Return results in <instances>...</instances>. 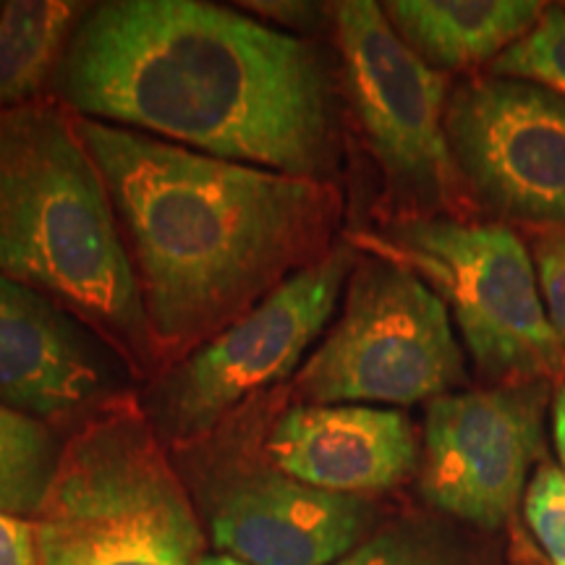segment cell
<instances>
[{"label": "cell", "mask_w": 565, "mask_h": 565, "mask_svg": "<svg viewBox=\"0 0 565 565\" xmlns=\"http://www.w3.org/2000/svg\"><path fill=\"white\" fill-rule=\"evenodd\" d=\"M82 118L328 181L335 79L317 42L202 0L89 6L51 79Z\"/></svg>", "instance_id": "obj_1"}, {"label": "cell", "mask_w": 565, "mask_h": 565, "mask_svg": "<svg viewBox=\"0 0 565 565\" xmlns=\"http://www.w3.org/2000/svg\"><path fill=\"white\" fill-rule=\"evenodd\" d=\"M76 118L108 183L160 372L333 249L341 196L330 181Z\"/></svg>", "instance_id": "obj_2"}, {"label": "cell", "mask_w": 565, "mask_h": 565, "mask_svg": "<svg viewBox=\"0 0 565 565\" xmlns=\"http://www.w3.org/2000/svg\"><path fill=\"white\" fill-rule=\"evenodd\" d=\"M0 275L74 315L131 374L160 372L108 183L55 97L0 110Z\"/></svg>", "instance_id": "obj_3"}, {"label": "cell", "mask_w": 565, "mask_h": 565, "mask_svg": "<svg viewBox=\"0 0 565 565\" xmlns=\"http://www.w3.org/2000/svg\"><path fill=\"white\" fill-rule=\"evenodd\" d=\"M40 565H200L204 532L139 398L118 393L71 429L34 513Z\"/></svg>", "instance_id": "obj_4"}, {"label": "cell", "mask_w": 565, "mask_h": 565, "mask_svg": "<svg viewBox=\"0 0 565 565\" xmlns=\"http://www.w3.org/2000/svg\"><path fill=\"white\" fill-rule=\"evenodd\" d=\"M353 249L406 267L440 296L477 370L492 383H532L565 370L532 252L500 223L401 217L353 231Z\"/></svg>", "instance_id": "obj_5"}, {"label": "cell", "mask_w": 565, "mask_h": 565, "mask_svg": "<svg viewBox=\"0 0 565 565\" xmlns=\"http://www.w3.org/2000/svg\"><path fill=\"white\" fill-rule=\"evenodd\" d=\"M257 395L202 440L181 448L212 545L249 565H335L377 529L370 498L324 492L282 475L265 450ZM270 427V424H267Z\"/></svg>", "instance_id": "obj_6"}, {"label": "cell", "mask_w": 565, "mask_h": 565, "mask_svg": "<svg viewBox=\"0 0 565 565\" xmlns=\"http://www.w3.org/2000/svg\"><path fill=\"white\" fill-rule=\"evenodd\" d=\"M466 383L445 301L406 267L359 252L343 312L288 385L309 406H414Z\"/></svg>", "instance_id": "obj_7"}, {"label": "cell", "mask_w": 565, "mask_h": 565, "mask_svg": "<svg viewBox=\"0 0 565 565\" xmlns=\"http://www.w3.org/2000/svg\"><path fill=\"white\" fill-rule=\"evenodd\" d=\"M359 252L335 244L320 263L280 282L252 312L210 338L139 398L154 433L171 448L210 435L233 412L282 387L333 317Z\"/></svg>", "instance_id": "obj_8"}, {"label": "cell", "mask_w": 565, "mask_h": 565, "mask_svg": "<svg viewBox=\"0 0 565 565\" xmlns=\"http://www.w3.org/2000/svg\"><path fill=\"white\" fill-rule=\"evenodd\" d=\"M335 38L345 89L391 194L408 217L456 210L461 173L445 137L448 79L401 40L383 6H335Z\"/></svg>", "instance_id": "obj_9"}, {"label": "cell", "mask_w": 565, "mask_h": 565, "mask_svg": "<svg viewBox=\"0 0 565 565\" xmlns=\"http://www.w3.org/2000/svg\"><path fill=\"white\" fill-rule=\"evenodd\" d=\"M445 137L479 202L511 221L563 228V95L492 74L469 79L448 95Z\"/></svg>", "instance_id": "obj_10"}, {"label": "cell", "mask_w": 565, "mask_h": 565, "mask_svg": "<svg viewBox=\"0 0 565 565\" xmlns=\"http://www.w3.org/2000/svg\"><path fill=\"white\" fill-rule=\"evenodd\" d=\"M547 380L448 393L424 416L419 490L429 505L471 529L513 519L529 469L542 456Z\"/></svg>", "instance_id": "obj_11"}, {"label": "cell", "mask_w": 565, "mask_h": 565, "mask_svg": "<svg viewBox=\"0 0 565 565\" xmlns=\"http://www.w3.org/2000/svg\"><path fill=\"white\" fill-rule=\"evenodd\" d=\"M121 364L74 315L0 275V404L47 427H76L121 393Z\"/></svg>", "instance_id": "obj_12"}, {"label": "cell", "mask_w": 565, "mask_h": 565, "mask_svg": "<svg viewBox=\"0 0 565 565\" xmlns=\"http://www.w3.org/2000/svg\"><path fill=\"white\" fill-rule=\"evenodd\" d=\"M267 458L282 475L324 492L370 498L419 471L422 445L412 419L362 404H291L275 412Z\"/></svg>", "instance_id": "obj_13"}, {"label": "cell", "mask_w": 565, "mask_h": 565, "mask_svg": "<svg viewBox=\"0 0 565 565\" xmlns=\"http://www.w3.org/2000/svg\"><path fill=\"white\" fill-rule=\"evenodd\" d=\"M387 21L433 68H471L500 58L545 17L536 0H393Z\"/></svg>", "instance_id": "obj_14"}, {"label": "cell", "mask_w": 565, "mask_h": 565, "mask_svg": "<svg viewBox=\"0 0 565 565\" xmlns=\"http://www.w3.org/2000/svg\"><path fill=\"white\" fill-rule=\"evenodd\" d=\"M66 0H11L0 9V110L40 100L74 24L87 11Z\"/></svg>", "instance_id": "obj_15"}, {"label": "cell", "mask_w": 565, "mask_h": 565, "mask_svg": "<svg viewBox=\"0 0 565 565\" xmlns=\"http://www.w3.org/2000/svg\"><path fill=\"white\" fill-rule=\"evenodd\" d=\"M335 565H505L477 536L435 519H398L377 526Z\"/></svg>", "instance_id": "obj_16"}, {"label": "cell", "mask_w": 565, "mask_h": 565, "mask_svg": "<svg viewBox=\"0 0 565 565\" xmlns=\"http://www.w3.org/2000/svg\"><path fill=\"white\" fill-rule=\"evenodd\" d=\"M61 448L53 427L0 404V511L34 519L51 490Z\"/></svg>", "instance_id": "obj_17"}, {"label": "cell", "mask_w": 565, "mask_h": 565, "mask_svg": "<svg viewBox=\"0 0 565 565\" xmlns=\"http://www.w3.org/2000/svg\"><path fill=\"white\" fill-rule=\"evenodd\" d=\"M490 74L540 84L565 97V11H545L524 40L490 63Z\"/></svg>", "instance_id": "obj_18"}, {"label": "cell", "mask_w": 565, "mask_h": 565, "mask_svg": "<svg viewBox=\"0 0 565 565\" xmlns=\"http://www.w3.org/2000/svg\"><path fill=\"white\" fill-rule=\"evenodd\" d=\"M524 515L550 565H565V471L540 466L524 494Z\"/></svg>", "instance_id": "obj_19"}, {"label": "cell", "mask_w": 565, "mask_h": 565, "mask_svg": "<svg viewBox=\"0 0 565 565\" xmlns=\"http://www.w3.org/2000/svg\"><path fill=\"white\" fill-rule=\"evenodd\" d=\"M532 259L536 278H540L547 320L565 349V225L563 228H542L534 233Z\"/></svg>", "instance_id": "obj_20"}, {"label": "cell", "mask_w": 565, "mask_h": 565, "mask_svg": "<svg viewBox=\"0 0 565 565\" xmlns=\"http://www.w3.org/2000/svg\"><path fill=\"white\" fill-rule=\"evenodd\" d=\"M0 565H40L32 521L0 511Z\"/></svg>", "instance_id": "obj_21"}, {"label": "cell", "mask_w": 565, "mask_h": 565, "mask_svg": "<svg viewBox=\"0 0 565 565\" xmlns=\"http://www.w3.org/2000/svg\"><path fill=\"white\" fill-rule=\"evenodd\" d=\"M244 9L263 13V17L278 19L286 26H299L301 21H309L312 17V6L307 3H242Z\"/></svg>", "instance_id": "obj_22"}, {"label": "cell", "mask_w": 565, "mask_h": 565, "mask_svg": "<svg viewBox=\"0 0 565 565\" xmlns=\"http://www.w3.org/2000/svg\"><path fill=\"white\" fill-rule=\"evenodd\" d=\"M553 433H555L557 456H561V463L565 471V383H561L553 398Z\"/></svg>", "instance_id": "obj_23"}, {"label": "cell", "mask_w": 565, "mask_h": 565, "mask_svg": "<svg viewBox=\"0 0 565 565\" xmlns=\"http://www.w3.org/2000/svg\"><path fill=\"white\" fill-rule=\"evenodd\" d=\"M200 565H249V563H242V561H236V557H228V555H204V561Z\"/></svg>", "instance_id": "obj_24"}, {"label": "cell", "mask_w": 565, "mask_h": 565, "mask_svg": "<svg viewBox=\"0 0 565 565\" xmlns=\"http://www.w3.org/2000/svg\"><path fill=\"white\" fill-rule=\"evenodd\" d=\"M561 9H563V11H565V6H561Z\"/></svg>", "instance_id": "obj_25"}, {"label": "cell", "mask_w": 565, "mask_h": 565, "mask_svg": "<svg viewBox=\"0 0 565 565\" xmlns=\"http://www.w3.org/2000/svg\"><path fill=\"white\" fill-rule=\"evenodd\" d=\"M0 9H3V3H0Z\"/></svg>", "instance_id": "obj_26"}]
</instances>
